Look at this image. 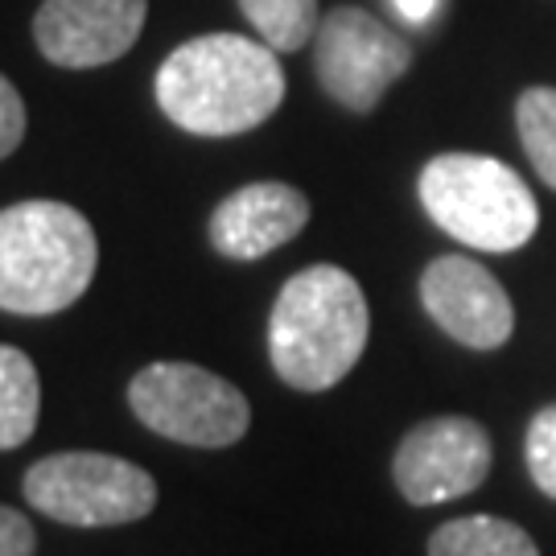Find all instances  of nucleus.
<instances>
[{
  "label": "nucleus",
  "instance_id": "nucleus-8",
  "mask_svg": "<svg viewBox=\"0 0 556 556\" xmlns=\"http://www.w3.org/2000/svg\"><path fill=\"white\" fill-rule=\"evenodd\" d=\"M491 475V438L470 417H433L408 429L392 457L400 495L417 507L478 491Z\"/></svg>",
  "mask_w": 556,
  "mask_h": 556
},
{
  "label": "nucleus",
  "instance_id": "nucleus-7",
  "mask_svg": "<svg viewBox=\"0 0 556 556\" xmlns=\"http://www.w3.org/2000/svg\"><path fill=\"white\" fill-rule=\"evenodd\" d=\"M408 66L413 46L355 4L330 9L314 34V75L321 91L355 116L376 112V103Z\"/></svg>",
  "mask_w": 556,
  "mask_h": 556
},
{
  "label": "nucleus",
  "instance_id": "nucleus-15",
  "mask_svg": "<svg viewBox=\"0 0 556 556\" xmlns=\"http://www.w3.org/2000/svg\"><path fill=\"white\" fill-rule=\"evenodd\" d=\"M516 128L540 181L556 190V87H528L519 96Z\"/></svg>",
  "mask_w": 556,
  "mask_h": 556
},
{
  "label": "nucleus",
  "instance_id": "nucleus-13",
  "mask_svg": "<svg viewBox=\"0 0 556 556\" xmlns=\"http://www.w3.org/2000/svg\"><path fill=\"white\" fill-rule=\"evenodd\" d=\"M429 556H540V548L511 519L462 516L429 536Z\"/></svg>",
  "mask_w": 556,
  "mask_h": 556
},
{
  "label": "nucleus",
  "instance_id": "nucleus-16",
  "mask_svg": "<svg viewBox=\"0 0 556 556\" xmlns=\"http://www.w3.org/2000/svg\"><path fill=\"white\" fill-rule=\"evenodd\" d=\"M528 475L548 498H556V404L540 408L532 425H528Z\"/></svg>",
  "mask_w": 556,
  "mask_h": 556
},
{
  "label": "nucleus",
  "instance_id": "nucleus-18",
  "mask_svg": "<svg viewBox=\"0 0 556 556\" xmlns=\"http://www.w3.org/2000/svg\"><path fill=\"white\" fill-rule=\"evenodd\" d=\"M34 548H38L34 523L13 507H0V556H34Z\"/></svg>",
  "mask_w": 556,
  "mask_h": 556
},
{
  "label": "nucleus",
  "instance_id": "nucleus-4",
  "mask_svg": "<svg viewBox=\"0 0 556 556\" xmlns=\"http://www.w3.org/2000/svg\"><path fill=\"white\" fill-rule=\"evenodd\" d=\"M425 215L478 252H516L540 227V206L511 165L482 153H441L420 169Z\"/></svg>",
  "mask_w": 556,
  "mask_h": 556
},
{
  "label": "nucleus",
  "instance_id": "nucleus-6",
  "mask_svg": "<svg viewBox=\"0 0 556 556\" xmlns=\"http://www.w3.org/2000/svg\"><path fill=\"white\" fill-rule=\"evenodd\" d=\"M128 408L144 429L199 450H227L252 425L248 396L199 363L140 367L128 383Z\"/></svg>",
  "mask_w": 556,
  "mask_h": 556
},
{
  "label": "nucleus",
  "instance_id": "nucleus-14",
  "mask_svg": "<svg viewBox=\"0 0 556 556\" xmlns=\"http://www.w3.org/2000/svg\"><path fill=\"white\" fill-rule=\"evenodd\" d=\"M243 17L252 21L264 46H273L277 54H293L301 46H309L318 34V0H239Z\"/></svg>",
  "mask_w": 556,
  "mask_h": 556
},
{
  "label": "nucleus",
  "instance_id": "nucleus-5",
  "mask_svg": "<svg viewBox=\"0 0 556 556\" xmlns=\"http://www.w3.org/2000/svg\"><path fill=\"white\" fill-rule=\"evenodd\" d=\"M29 507L66 528L137 523L157 507V482L137 462L96 450H66L29 466L21 482Z\"/></svg>",
  "mask_w": 556,
  "mask_h": 556
},
{
  "label": "nucleus",
  "instance_id": "nucleus-2",
  "mask_svg": "<svg viewBox=\"0 0 556 556\" xmlns=\"http://www.w3.org/2000/svg\"><path fill=\"white\" fill-rule=\"evenodd\" d=\"M371 314L358 280L338 264H309L285 280L268 318V358L289 388L326 392L351 376L367 346Z\"/></svg>",
  "mask_w": 556,
  "mask_h": 556
},
{
  "label": "nucleus",
  "instance_id": "nucleus-9",
  "mask_svg": "<svg viewBox=\"0 0 556 556\" xmlns=\"http://www.w3.org/2000/svg\"><path fill=\"white\" fill-rule=\"evenodd\" d=\"M149 0H41L34 41L41 59L66 71H96L137 46Z\"/></svg>",
  "mask_w": 556,
  "mask_h": 556
},
{
  "label": "nucleus",
  "instance_id": "nucleus-17",
  "mask_svg": "<svg viewBox=\"0 0 556 556\" xmlns=\"http://www.w3.org/2000/svg\"><path fill=\"white\" fill-rule=\"evenodd\" d=\"M25 124H29V119H25V100H21V91L0 75V161L21 149Z\"/></svg>",
  "mask_w": 556,
  "mask_h": 556
},
{
  "label": "nucleus",
  "instance_id": "nucleus-1",
  "mask_svg": "<svg viewBox=\"0 0 556 556\" xmlns=\"http://www.w3.org/2000/svg\"><path fill=\"white\" fill-rule=\"evenodd\" d=\"M157 108L181 132L239 137L273 116L285 100L277 50L243 34H202L161 62Z\"/></svg>",
  "mask_w": 556,
  "mask_h": 556
},
{
  "label": "nucleus",
  "instance_id": "nucleus-19",
  "mask_svg": "<svg viewBox=\"0 0 556 556\" xmlns=\"http://www.w3.org/2000/svg\"><path fill=\"white\" fill-rule=\"evenodd\" d=\"M392 4H396V13L404 21H413V25H425V21L438 13L441 0H392Z\"/></svg>",
  "mask_w": 556,
  "mask_h": 556
},
{
  "label": "nucleus",
  "instance_id": "nucleus-10",
  "mask_svg": "<svg viewBox=\"0 0 556 556\" xmlns=\"http://www.w3.org/2000/svg\"><path fill=\"white\" fill-rule=\"evenodd\" d=\"M420 305L445 334L470 351H498L516 330V309L503 285L466 256H438L425 268Z\"/></svg>",
  "mask_w": 556,
  "mask_h": 556
},
{
  "label": "nucleus",
  "instance_id": "nucleus-11",
  "mask_svg": "<svg viewBox=\"0 0 556 556\" xmlns=\"http://www.w3.org/2000/svg\"><path fill=\"white\" fill-rule=\"evenodd\" d=\"M309 223V199L285 181H252L215 206L211 243L227 260H260L301 236Z\"/></svg>",
  "mask_w": 556,
  "mask_h": 556
},
{
  "label": "nucleus",
  "instance_id": "nucleus-12",
  "mask_svg": "<svg viewBox=\"0 0 556 556\" xmlns=\"http://www.w3.org/2000/svg\"><path fill=\"white\" fill-rule=\"evenodd\" d=\"M41 413V379L34 358L0 342V450H21Z\"/></svg>",
  "mask_w": 556,
  "mask_h": 556
},
{
  "label": "nucleus",
  "instance_id": "nucleus-3",
  "mask_svg": "<svg viewBox=\"0 0 556 556\" xmlns=\"http://www.w3.org/2000/svg\"><path fill=\"white\" fill-rule=\"evenodd\" d=\"M100 264L96 227L71 202L29 199L0 211V309L46 318L87 293Z\"/></svg>",
  "mask_w": 556,
  "mask_h": 556
}]
</instances>
